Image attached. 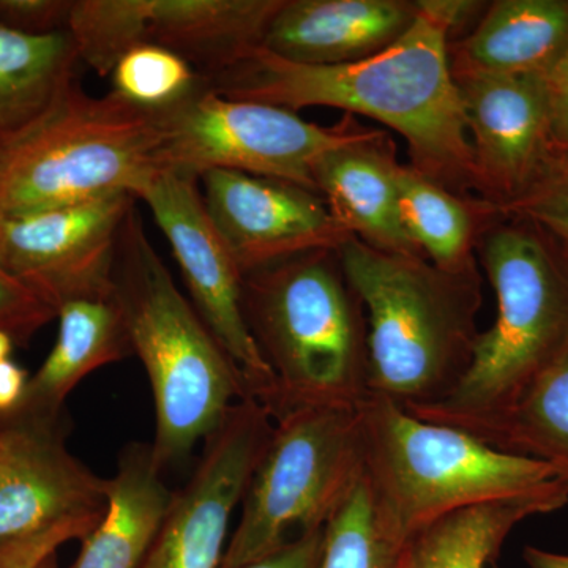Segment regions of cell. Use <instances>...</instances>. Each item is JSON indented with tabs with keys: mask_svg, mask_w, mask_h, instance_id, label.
<instances>
[{
	"mask_svg": "<svg viewBox=\"0 0 568 568\" xmlns=\"http://www.w3.org/2000/svg\"><path fill=\"white\" fill-rule=\"evenodd\" d=\"M55 317L54 306L0 265V332L26 342Z\"/></svg>",
	"mask_w": 568,
	"mask_h": 568,
	"instance_id": "cell-31",
	"label": "cell"
},
{
	"mask_svg": "<svg viewBox=\"0 0 568 568\" xmlns=\"http://www.w3.org/2000/svg\"><path fill=\"white\" fill-rule=\"evenodd\" d=\"M477 256L497 302L466 375L440 402L405 409L465 429L506 413L568 351V257L530 223L503 215L485 230Z\"/></svg>",
	"mask_w": 568,
	"mask_h": 568,
	"instance_id": "cell-5",
	"label": "cell"
},
{
	"mask_svg": "<svg viewBox=\"0 0 568 568\" xmlns=\"http://www.w3.org/2000/svg\"><path fill=\"white\" fill-rule=\"evenodd\" d=\"M58 317L55 345L29 379L24 398L13 414L58 420L67 396L82 379L133 355L114 291L67 302L59 308Z\"/></svg>",
	"mask_w": 568,
	"mask_h": 568,
	"instance_id": "cell-20",
	"label": "cell"
},
{
	"mask_svg": "<svg viewBox=\"0 0 568 568\" xmlns=\"http://www.w3.org/2000/svg\"><path fill=\"white\" fill-rule=\"evenodd\" d=\"M11 417L0 425V544L103 515L108 478L70 454L58 420Z\"/></svg>",
	"mask_w": 568,
	"mask_h": 568,
	"instance_id": "cell-15",
	"label": "cell"
},
{
	"mask_svg": "<svg viewBox=\"0 0 568 568\" xmlns=\"http://www.w3.org/2000/svg\"><path fill=\"white\" fill-rule=\"evenodd\" d=\"M473 17L469 0H418L417 20L387 50L345 65L284 61L263 47L212 77L224 99L335 108L384 123L407 142L410 168L467 197H478L476 164L448 44Z\"/></svg>",
	"mask_w": 568,
	"mask_h": 568,
	"instance_id": "cell-1",
	"label": "cell"
},
{
	"mask_svg": "<svg viewBox=\"0 0 568 568\" xmlns=\"http://www.w3.org/2000/svg\"><path fill=\"white\" fill-rule=\"evenodd\" d=\"M81 59L69 31L0 28V152L36 130L77 84Z\"/></svg>",
	"mask_w": 568,
	"mask_h": 568,
	"instance_id": "cell-23",
	"label": "cell"
},
{
	"mask_svg": "<svg viewBox=\"0 0 568 568\" xmlns=\"http://www.w3.org/2000/svg\"><path fill=\"white\" fill-rule=\"evenodd\" d=\"M274 432V417L257 399L235 403L173 503L140 568H220L227 529L244 500Z\"/></svg>",
	"mask_w": 568,
	"mask_h": 568,
	"instance_id": "cell-11",
	"label": "cell"
},
{
	"mask_svg": "<svg viewBox=\"0 0 568 568\" xmlns=\"http://www.w3.org/2000/svg\"><path fill=\"white\" fill-rule=\"evenodd\" d=\"M568 504V477L529 495L465 508L406 538L392 568H489L523 521Z\"/></svg>",
	"mask_w": 568,
	"mask_h": 568,
	"instance_id": "cell-21",
	"label": "cell"
},
{
	"mask_svg": "<svg viewBox=\"0 0 568 568\" xmlns=\"http://www.w3.org/2000/svg\"><path fill=\"white\" fill-rule=\"evenodd\" d=\"M141 201L166 235L192 304L245 381L252 398L271 413L275 383L257 349L242 308V272L205 211L200 179L159 171Z\"/></svg>",
	"mask_w": 568,
	"mask_h": 568,
	"instance_id": "cell-10",
	"label": "cell"
},
{
	"mask_svg": "<svg viewBox=\"0 0 568 568\" xmlns=\"http://www.w3.org/2000/svg\"><path fill=\"white\" fill-rule=\"evenodd\" d=\"M398 545L381 528L364 473L325 525L320 568H392Z\"/></svg>",
	"mask_w": 568,
	"mask_h": 568,
	"instance_id": "cell-28",
	"label": "cell"
},
{
	"mask_svg": "<svg viewBox=\"0 0 568 568\" xmlns=\"http://www.w3.org/2000/svg\"><path fill=\"white\" fill-rule=\"evenodd\" d=\"M160 112L80 82L43 122L0 152V216L88 203L114 194L140 200L159 173Z\"/></svg>",
	"mask_w": 568,
	"mask_h": 568,
	"instance_id": "cell-7",
	"label": "cell"
},
{
	"mask_svg": "<svg viewBox=\"0 0 568 568\" xmlns=\"http://www.w3.org/2000/svg\"><path fill=\"white\" fill-rule=\"evenodd\" d=\"M103 515L65 519L39 532L28 534L0 544V568H40L62 545L84 540Z\"/></svg>",
	"mask_w": 568,
	"mask_h": 568,
	"instance_id": "cell-30",
	"label": "cell"
},
{
	"mask_svg": "<svg viewBox=\"0 0 568 568\" xmlns=\"http://www.w3.org/2000/svg\"><path fill=\"white\" fill-rule=\"evenodd\" d=\"M489 568H499V567H496V566H491V567H489Z\"/></svg>",
	"mask_w": 568,
	"mask_h": 568,
	"instance_id": "cell-39",
	"label": "cell"
},
{
	"mask_svg": "<svg viewBox=\"0 0 568 568\" xmlns=\"http://www.w3.org/2000/svg\"><path fill=\"white\" fill-rule=\"evenodd\" d=\"M357 414L364 478L381 528L398 547L436 519L568 477L551 463L497 450L381 396L369 395Z\"/></svg>",
	"mask_w": 568,
	"mask_h": 568,
	"instance_id": "cell-6",
	"label": "cell"
},
{
	"mask_svg": "<svg viewBox=\"0 0 568 568\" xmlns=\"http://www.w3.org/2000/svg\"><path fill=\"white\" fill-rule=\"evenodd\" d=\"M523 558L528 568H568V555H558L532 545L525 548Z\"/></svg>",
	"mask_w": 568,
	"mask_h": 568,
	"instance_id": "cell-36",
	"label": "cell"
},
{
	"mask_svg": "<svg viewBox=\"0 0 568 568\" xmlns=\"http://www.w3.org/2000/svg\"><path fill=\"white\" fill-rule=\"evenodd\" d=\"M40 568H59L58 567V555L51 556L50 559L44 560Z\"/></svg>",
	"mask_w": 568,
	"mask_h": 568,
	"instance_id": "cell-38",
	"label": "cell"
},
{
	"mask_svg": "<svg viewBox=\"0 0 568 568\" xmlns=\"http://www.w3.org/2000/svg\"><path fill=\"white\" fill-rule=\"evenodd\" d=\"M324 530L301 534L291 538L271 555L241 568H320L323 558Z\"/></svg>",
	"mask_w": 568,
	"mask_h": 568,
	"instance_id": "cell-33",
	"label": "cell"
},
{
	"mask_svg": "<svg viewBox=\"0 0 568 568\" xmlns=\"http://www.w3.org/2000/svg\"><path fill=\"white\" fill-rule=\"evenodd\" d=\"M338 253L368 323L369 395L403 409L446 398L466 375L480 335L478 267L454 274L354 235Z\"/></svg>",
	"mask_w": 568,
	"mask_h": 568,
	"instance_id": "cell-2",
	"label": "cell"
},
{
	"mask_svg": "<svg viewBox=\"0 0 568 568\" xmlns=\"http://www.w3.org/2000/svg\"><path fill=\"white\" fill-rule=\"evenodd\" d=\"M111 78L112 92L155 112L182 103L205 82L181 55L151 43L126 52L112 70Z\"/></svg>",
	"mask_w": 568,
	"mask_h": 568,
	"instance_id": "cell-27",
	"label": "cell"
},
{
	"mask_svg": "<svg viewBox=\"0 0 568 568\" xmlns=\"http://www.w3.org/2000/svg\"><path fill=\"white\" fill-rule=\"evenodd\" d=\"M160 123L159 171L196 179L209 171H235L297 183L313 192L317 159L362 130L353 121L325 129L286 108L224 99L205 82L182 103L160 112Z\"/></svg>",
	"mask_w": 568,
	"mask_h": 568,
	"instance_id": "cell-9",
	"label": "cell"
},
{
	"mask_svg": "<svg viewBox=\"0 0 568 568\" xmlns=\"http://www.w3.org/2000/svg\"><path fill=\"white\" fill-rule=\"evenodd\" d=\"M398 168L388 134L362 126L317 159L313 185L347 234L383 252L424 256L399 222Z\"/></svg>",
	"mask_w": 568,
	"mask_h": 568,
	"instance_id": "cell-17",
	"label": "cell"
},
{
	"mask_svg": "<svg viewBox=\"0 0 568 568\" xmlns=\"http://www.w3.org/2000/svg\"><path fill=\"white\" fill-rule=\"evenodd\" d=\"M362 473L357 409L298 407L274 418L220 568L244 567L325 528Z\"/></svg>",
	"mask_w": 568,
	"mask_h": 568,
	"instance_id": "cell-8",
	"label": "cell"
},
{
	"mask_svg": "<svg viewBox=\"0 0 568 568\" xmlns=\"http://www.w3.org/2000/svg\"><path fill=\"white\" fill-rule=\"evenodd\" d=\"M67 31L81 62L111 77L123 55L144 43V0H73Z\"/></svg>",
	"mask_w": 568,
	"mask_h": 568,
	"instance_id": "cell-26",
	"label": "cell"
},
{
	"mask_svg": "<svg viewBox=\"0 0 568 568\" xmlns=\"http://www.w3.org/2000/svg\"><path fill=\"white\" fill-rule=\"evenodd\" d=\"M552 144L568 151V54L547 77Z\"/></svg>",
	"mask_w": 568,
	"mask_h": 568,
	"instance_id": "cell-34",
	"label": "cell"
},
{
	"mask_svg": "<svg viewBox=\"0 0 568 568\" xmlns=\"http://www.w3.org/2000/svg\"><path fill=\"white\" fill-rule=\"evenodd\" d=\"M73 0H0V28L44 36L67 31Z\"/></svg>",
	"mask_w": 568,
	"mask_h": 568,
	"instance_id": "cell-32",
	"label": "cell"
},
{
	"mask_svg": "<svg viewBox=\"0 0 568 568\" xmlns=\"http://www.w3.org/2000/svg\"><path fill=\"white\" fill-rule=\"evenodd\" d=\"M28 373L13 361L0 362V414H13L20 407L28 388Z\"/></svg>",
	"mask_w": 568,
	"mask_h": 568,
	"instance_id": "cell-35",
	"label": "cell"
},
{
	"mask_svg": "<svg viewBox=\"0 0 568 568\" xmlns=\"http://www.w3.org/2000/svg\"><path fill=\"white\" fill-rule=\"evenodd\" d=\"M417 14L418 0H283L263 48L305 65L361 62L402 39Z\"/></svg>",
	"mask_w": 568,
	"mask_h": 568,
	"instance_id": "cell-16",
	"label": "cell"
},
{
	"mask_svg": "<svg viewBox=\"0 0 568 568\" xmlns=\"http://www.w3.org/2000/svg\"><path fill=\"white\" fill-rule=\"evenodd\" d=\"M283 0H144V43L166 48L203 78L263 47Z\"/></svg>",
	"mask_w": 568,
	"mask_h": 568,
	"instance_id": "cell-19",
	"label": "cell"
},
{
	"mask_svg": "<svg viewBox=\"0 0 568 568\" xmlns=\"http://www.w3.org/2000/svg\"><path fill=\"white\" fill-rule=\"evenodd\" d=\"M568 54V0H496L473 31L448 44L454 77L547 78Z\"/></svg>",
	"mask_w": 568,
	"mask_h": 568,
	"instance_id": "cell-18",
	"label": "cell"
},
{
	"mask_svg": "<svg viewBox=\"0 0 568 568\" xmlns=\"http://www.w3.org/2000/svg\"><path fill=\"white\" fill-rule=\"evenodd\" d=\"M136 200L114 194L88 203L0 216V265L55 310L114 291L123 224Z\"/></svg>",
	"mask_w": 568,
	"mask_h": 568,
	"instance_id": "cell-12",
	"label": "cell"
},
{
	"mask_svg": "<svg viewBox=\"0 0 568 568\" xmlns=\"http://www.w3.org/2000/svg\"><path fill=\"white\" fill-rule=\"evenodd\" d=\"M242 308L274 375L272 417L298 407L357 409L368 398V323L338 250L248 272Z\"/></svg>",
	"mask_w": 568,
	"mask_h": 568,
	"instance_id": "cell-3",
	"label": "cell"
},
{
	"mask_svg": "<svg viewBox=\"0 0 568 568\" xmlns=\"http://www.w3.org/2000/svg\"><path fill=\"white\" fill-rule=\"evenodd\" d=\"M200 182L205 211L242 275L313 250H338L351 237L323 197L297 183L223 170Z\"/></svg>",
	"mask_w": 568,
	"mask_h": 568,
	"instance_id": "cell-13",
	"label": "cell"
},
{
	"mask_svg": "<svg viewBox=\"0 0 568 568\" xmlns=\"http://www.w3.org/2000/svg\"><path fill=\"white\" fill-rule=\"evenodd\" d=\"M504 215L530 223L560 246L568 257V151H555Z\"/></svg>",
	"mask_w": 568,
	"mask_h": 568,
	"instance_id": "cell-29",
	"label": "cell"
},
{
	"mask_svg": "<svg viewBox=\"0 0 568 568\" xmlns=\"http://www.w3.org/2000/svg\"><path fill=\"white\" fill-rule=\"evenodd\" d=\"M473 144L478 196L504 205L528 189L556 151L547 78L454 77Z\"/></svg>",
	"mask_w": 568,
	"mask_h": 568,
	"instance_id": "cell-14",
	"label": "cell"
},
{
	"mask_svg": "<svg viewBox=\"0 0 568 568\" xmlns=\"http://www.w3.org/2000/svg\"><path fill=\"white\" fill-rule=\"evenodd\" d=\"M162 473L151 446L123 448L118 473L108 478L103 517L82 540L73 568L141 567L173 503Z\"/></svg>",
	"mask_w": 568,
	"mask_h": 568,
	"instance_id": "cell-22",
	"label": "cell"
},
{
	"mask_svg": "<svg viewBox=\"0 0 568 568\" xmlns=\"http://www.w3.org/2000/svg\"><path fill=\"white\" fill-rule=\"evenodd\" d=\"M396 189L403 230L429 263L454 274L477 268L478 241L504 215L496 204L450 192L409 164H399Z\"/></svg>",
	"mask_w": 568,
	"mask_h": 568,
	"instance_id": "cell-24",
	"label": "cell"
},
{
	"mask_svg": "<svg viewBox=\"0 0 568 568\" xmlns=\"http://www.w3.org/2000/svg\"><path fill=\"white\" fill-rule=\"evenodd\" d=\"M14 339L6 332H0V362L7 361L13 349Z\"/></svg>",
	"mask_w": 568,
	"mask_h": 568,
	"instance_id": "cell-37",
	"label": "cell"
},
{
	"mask_svg": "<svg viewBox=\"0 0 568 568\" xmlns=\"http://www.w3.org/2000/svg\"><path fill=\"white\" fill-rule=\"evenodd\" d=\"M462 432L497 450L544 459L568 474V351L510 409Z\"/></svg>",
	"mask_w": 568,
	"mask_h": 568,
	"instance_id": "cell-25",
	"label": "cell"
},
{
	"mask_svg": "<svg viewBox=\"0 0 568 568\" xmlns=\"http://www.w3.org/2000/svg\"><path fill=\"white\" fill-rule=\"evenodd\" d=\"M112 282L133 354L151 383L156 417L151 447L164 469L185 458L235 403L252 395L230 355L175 286L136 205L123 224Z\"/></svg>",
	"mask_w": 568,
	"mask_h": 568,
	"instance_id": "cell-4",
	"label": "cell"
}]
</instances>
